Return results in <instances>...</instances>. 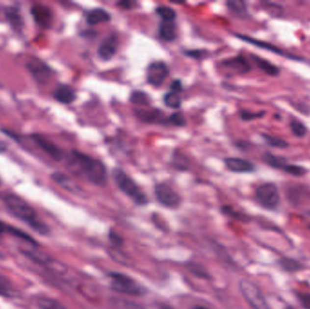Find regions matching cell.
<instances>
[{"label": "cell", "instance_id": "8", "mask_svg": "<svg viewBox=\"0 0 310 309\" xmlns=\"http://www.w3.org/2000/svg\"><path fill=\"white\" fill-rule=\"evenodd\" d=\"M26 68L38 83H47L53 76L52 69L44 61L36 57L31 58L26 63Z\"/></svg>", "mask_w": 310, "mask_h": 309}, {"label": "cell", "instance_id": "43", "mask_svg": "<svg viewBox=\"0 0 310 309\" xmlns=\"http://www.w3.org/2000/svg\"><path fill=\"white\" fill-rule=\"evenodd\" d=\"M193 309H209L208 308H206V307H203V306H195Z\"/></svg>", "mask_w": 310, "mask_h": 309}, {"label": "cell", "instance_id": "18", "mask_svg": "<svg viewBox=\"0 0 310 309\" xmlns=\"http://www.w3.org/2000/svg\"><path fill=\"white\" fill-rule=\"evenodd\" d=\"M51 178L55 183H57L63 189H65L71 193L78 194L81 191V189L79 188V186L70 177H68L64 173L56 172L51 175Z\"/></svg>", "mask_w": 310, "mask_h": 309}, {"label": "cell", "instance_id": "22", "mask_svg": "<svg viewBox=\"0 0 310 309\" xmlns=\"http://www.w3.org/2000/svg\"><path fill=\"white\" fill-rule=\"evenodd\" d=\"M252 59L255 62L258 68H260L262 71L265 72L266 74H268V76H271V77H278L281 73V70L279 67L272 65L270 62H268L267 60L263 59L259 56H257L252 54Z\"/></svg>", "mask_w": 310, "mask_h": 309}, {"label": "cell", "instance_id": "13", "mask_svg": "<svg viewBox=\"0 0 310 309\" xmlns=\"http://www.w3.org/2000/svg\"><path fill=\"white\" fill-rule=\"evenodd\" d=\"M32 17L40 27L49 28L53 22V14L48 6L36 5L31 9Z\"/></svg>", "mask_w": 310, "mask_h": 309}, {"label": "cell", "instance_id": "39", "mask_svg": "<svg viewBox=\"0 0 310 309\" xmlns=\"http://www.w3.org/2000/svg\"><path fill=\"white\" fill-rule=\"evenodd\" d=\"M117 5L124 9H131L134 6V3L131 1H121Z\"/></svg>", "mask_w": 310, "mask_h": 309}, {"label": "cell", "instance_id": "21", "mask_svg": "<svg viewBox=\"0 0 310 309\" xmlns=\"http://www.w3.org/2000/svg\"><path fill=\"white\" fill-rule=\"evenodd\" d=\"M111 16L110 14L100 7L94 8L90 10L86 15V22L90 26H96V25L102 24V23H106L110 21Z\"/></svg>", "mask_w": 310, "mask_h": 309}, {"label": "cell", "instance_id": "33", "mask_svg": "<svg viewBox=\"0 0 310 309\" xmlns=\"http://www.w3.org/2000/svg\"><path fill=\"white\" fill-rule=\"evenodd\" d=\"M265 113L266 112H264V111L258 112V113H252V112H249L246 110H242L239 112V116L241 119L244 120V121H252V120L262 118L263 116L265 115Z\"/></svg>", "mask_w": 310, "mask_h": 309}, {"label": "cell", "instance_id": "10", "mask_svg": "<svg viewBox=\"0 0 310 309\" xmlns=\"http://www.w3.org/2000/svg\"><path fill=\"white\" fill-rule=\"evenodd\" d=\"M134 114L138 119L146 124L168 125V117L164 115L162 111L157 108H136L134 110Z\"/></svg>", "mask_w": 310, "mask_h": 309}, {"label": "cell", "instance_id": "19", "mask_svg": "<svg viewBox=\"0 0 310 309\" xmlns=\"http://www.w3.org/2000/svg\"><path fill=\"white\" fill-rule=\"evenodd\" d=\"M5 15L6 20L11 25L13 29L20 32L23 28L24 22L19 8L17 6H7L5 9Z\"/></svg>", "mask_w": 310, "mask_h": 309}, {"label": "cell", "instance_id": "36", "mask_svg": "<svg viewBox=\"0 0 310 309\" xmlns=\"http://www.w3.org/2000/svg\"><path fill=\"white\" fill-rule=\"evenodd\" d=\"M109 238L111 239L112 243L114 244L116 247H120V246L123 245V239H122V238L120 237L119 235H117L115 232H110Z\"/></svg>", "mask_w": 310, "mask_h": 309}, {"label": "cell", "instance_id": "37", "mask_svg": "<svg viewBox=\"0 0 310 309\" xmlns=\"http://www.w3.org/2000/svg\"><path fill=\"white\" fill-rule=\"evenodd\" d=\"M298 297L305 308L310 309V294H298Z\"/></svg>", "mask_w": 310, "mask_h": 309}, {"label": "cell", "instance_id": "38", "mask_svg": "<svg viewBox=\"0 0 310 309\" xmlns=\"http://www.w3.org/2000/svg\"><path fill=\"white\" fill-rule=\"evenodd\" d=\"M171 89H172L173 92L178 93V94H179L180 92L182 91V83L180 81L179 79L173 81L172 84H171Z\"/></svg>", "mask_w": 310, "mask_h": 309}, {"label": "cell", "instance_id": "11", "mask_svg": "<svg viewBox=\"0 0 310 309\" xmlns=\"http://www.w3.org/2000/svg\"><path fill=\"white\" fill-rule=\"evenodd\" d=\"M32 139L37 144V146L44 151L47 154L53 158L54 161H61L65 158V153L62 149L56 146L54 143L48 140L46 137L39 134H33Z\"/></svg>", "mask_w": 310, "mask_h": 309}, {"label": "cell", "instance_id": "12", "mask_svg": "<svg viewBox=\"0 0 310 309\" xmlns=\"http://www.w3.org/2000/svg\"><path fill=\"white\" fill-rule=\"evenodd\" d=\"M235 36H237L239 39H241V40H243L245 42H248V43H250L251 45H253L255 47L263 48V49H267L268 51H270V52L275 53V54H280V55H282V56H285L288 59L296 60V61H302L303 60L301 57H298L295 54L287 53L286 51L282 50L281 48H277L276 46H273V45L267 43V42L260 41V40H258V39H255V38H252L251 36L240 35V34H236Z\"/></svg>", "mask_w": 310, "mask_h": 309}, {"label": "cell", "instance_id": "14", "mask_svg": "<svg viewBox=\"0 0 310 309\" xmlns=\"http://www.w3.org/2000/svg\"><path fill=\"white\" fill-rule=\"evenodd\" d=\"M118 48V38L114 35L108 36L99 46L97 53L99 57L103 61L112 59L117 52Z\"/></svg>", "mask_w": 310, "mask_h": 309}, {"label": "cell", "instance_id": "5", "mask_svg": "<svg viewBox=\"0 0 310 309\" xmlns=\"http://www.w3.org/2000/svg\"><path fill=\"white\" fill-rule=\"evenodd\" d=\"M111 286L114 291L131 295L141 296L144 294V288L128 276L120 273H110Z\"/></svg>", "mask_w": 310, "mask_h": 309}, {"label": "cell", "instance_id": "2", "mask_svg": "<svg viewBox=\"0 0 310 309\" xmlns=\"http://www.w3.org/2000/svg\"><path fill=\"white\" fill-rule=\"evenodd\" d=\"M0 199L15 217L27 224L32 230L42 235L49 233V228L39 220L36 210L24 199L8 192L0 194Z\"/></svg>", "mask_w": 310, "mask_h": 309}, {"label": "cell", "instance_id": "7", "mask_svg": "<svg viewBox=\"0 0 310 309\" xmlns=\"http://www.w3.org/2000/svg\"><path fill=\"white\" fill-rule=\"evenodd\" d=\"M155 194L158 202L167 208H177L181 202L179 193L167 183L156 185Z\"/></svg>", "mask_w": 310, "mask_h": 309}, {"label": "cell", "instance_id": "30", "mask_svg": "<svg viewBox=\"0 0 310 309\" xmlns=\"http://www.w3.org/2000/svg\"><path fill=\"white\" fill-rule=\"evenodd\" d=\"M290 128H291L293 133L298 138L304 137L308 132V129H307L306 125H303L298 120H292L290 122Z\"/></svg>", "mask_w": 310, "mask_h": 309}, {"label": "cell", "instance_id": "3", "mask_svg": "<svg viewBox=\"0 0 310 309\" xmlns=\"http://www.w3.org/2000/svg\"><path fill=\"white\" fill-rule=\"evenodd\" d=\"M113 176L117 187L126 196L129 197L137 205L143 206L147 204V197L139 188L136 182L124 170L115 168L113 170Z\"/></svg>", "mask_w": 310, "mask_h": 309}, {"label": "cell", "instance_id": "16", "mask_svg": "<svg viewBox=\"0 0 310 309\" xmlns=\"http://www.w3.org/2000/svg\"><path fill=\"white\" fill-rule=\"evenodd\" d=\"M224 162L227 169L232 173H251L255 170V165L252 162L238 157H229Z\"/></svg>", "mask_w": 310, "mask_h": 309}, {"label": "cell", "instance_id": "17", "mask_svg": "<svg viewBox=\"0 0 310 309\" xmlns=\"http://www.w3.org/2000/svg\"><path fill=\"white\" fill-rule=\"evenodd\" d=\"M54 99L64 104H69L76 100L77 95L74 89L69 85L60 84L53 93Z\"/></svg>", "mask_w": 310, "mask_h": 309}, {"label": "cell", "instance_id": "40", "mask_svg": "<svg viewBox=\"0 0 310 309\" xmlns=\"http://www.w3.org/2000/svg\"><path fill=\"white\" fill-rule=\"evenodd\" d=\"M0 296L3 297H10L11 296V292L6 287V285H3L0 283Z\"/></svg>", "mask_w": 310, "mask_h": 309}, {"label": "cell", "instance_id": "42", "mask_svg": "<svg viewBox=\"0 0 310 309\" xmlns=\"http://www.w3.org/2000/svg\"><path fill=\"white\" fill-rule=\"evenodd\" d=\"M6 149H7V144L6 143H4V142L0 141V154L4 153Z\"/></svg>", "mask_w": 310, "mask_h": 309}, {"label": "cell", "instance_id": "25", "mask_svg": "<svg viewBox=\"0 0 310 309\" xmlns=\"http://www.w3.org/2000/svg\"><path fill=\"white\" fill-rule=\"evenodd\" d=\"M131 103L136 104L138 106H148L150 104L149 95L143 91H133L130 96Z\"/></svg>", "mask_w": 310, "mask_h": 309}, {"label": "cell", "instance_id": "26", "mask_svg": "<svg viewBox=\"0 0 310 309\" xmlns=\"http://www.w3.org/2000/svg\"><path fill=\"white\" fill-rule=\"evenodd\" d=\"M226 4L228 8L232 10L233 13L237 14L238 16L246 17L248 15V8L244 1L232 0V1H228Z\"/></svg>", "mask_w": 310, "mask_h": 309}, {"label": "cell", "instance_id": "27", "mask_svg": "<svg viewBox=\"0 0 310 309\" xmlns=\"http://www.w3.org/2000/svg\"><path fill=\"white\" fill-rule=\"evenodd\" d=\"M163 103L167 107L172 108V109H179L181 105V98L178 93L171 91L164 95Z\"/></svg>", "mask_w": 310, "mask_h": 309}, {"label": "cell", "instance_id": "31", "mask_svg": "<svg viewBox=\"0 0 310 309\" xmlns=\"http://www.w3.org/2000/svg\"><path fill=\"white\" fill-rule=\"evenodd\" d=\"M168 125H173V126H178L181 127L186 125V120H185L183 113L181 112L174 113L168 117Z\"/></svg>", "mask_w": 310, "mask_h": 309}, {"label": "cell", "instance_id": "23", "mask_svg": "<svg viewBox=\"0 0 310 309\" xmlns=\"http://www.w3.org/2000/svg\"><path fill=\"white\" fill-rule=\"evenodd\" d=\"M263 160L269 166L275 168V169L284 170V168L287 165V162H286V160L285 158L272 154L270 153H266L263 156Z\"/></svg>", "mask_w": 310, "mask_h": 309}, {"label": "cell", "instance_id": "28", "mask_svg": "<svg viewBox=\"0 0 310 309\" xmlns=\"http://www.w3.org/2000/svg\"><path fill=\"white\" fill-rule=\"evenodd\" d=\"M156 13L161 18V21H174L177 18L175 10L170 6H158L156 8Z\"/></svg>", "mask_w": 310, "mask_h": 309}, {"label": "cell", "instance_id": "24", "mask_svg": "<svg viewBox=\"0 0 310 309\" xmlns=\"http://www.w3.org/2000/svg\"><path fill=\"white\" fill-rule=\"evenodd\" d=\"M36 305L40 309H67L64 305L51 297H38L36 299Z\"/></svg>", "mask_w": 310, "mask_h": 309}, {"label": "cell", "instance_id": "9", "mask_svg": "<svg viewBox=\"0 0 310 309\" xmlns=\"http://www.w3.org/2000/svg\"><path fill=\"white\" fill-rule=\"evenodd\" d=\"M168 76L169 68L162 61L153 62L147 67V82L155 87L161 86Z\"/></svg>", "mask_w": 310, "mask_h": 309}, {"label": "cell", "instance_id": "45", "mask_svg": "<svg viewBox=\"0 0 310 309\" xmlns=\"http://www.w3.org/2000/svg\"></svg>", "mask_w": 310, "mask_h": 309}, {"label": "cell", "instance_id": "20", "mask_svg": "<svg viewBox=\"0 0 310 309\" xmlns=\"http://www.w3.org/2000/svg\"><path fill=\"white\" fill-rule=\"evenodd\" d=\"M159 36L164 41H174L177 38V26L174 21H161L159 25Z\"/></svg>", "mask_w": 310, "mask_h": 309}, {"label": "cell", "instance_id": "35", "mask_svg": "<svg viewBox=\"0 0 310 309\" xmlns=\"http://www.w3.org/2000/svg\"><path fill=\"white\" fill-rule=\"evenodd\" d=\"M185 54H187L188 56L195 58V59H201V58L204 57L205 52L203 50H187L185 52Z\"/></svg>", "mask_w": 310, "mask_h": 309}, {"label": "cell", "instance_id": "32", "mask_svg": "<svg viewBox=\"0 0 310 309\" xmlns=\"http://www.w3.org/2000/svg\"><path fill=\"white\" fill-rule=\"evenodd\" d=\"M284 171L286 173L291 174L293 176H297V177H300V176H303L307 173V170L305 169L304 167L298 166V165H294V164H287L285 168H284Z\"/></svg>", "mask_w": 310, "mask_h": 309}, {"label": "cell", "instance_id": "1", "mask_svg": "<svg viewBox=\"0 0 310 309\" xmlns=\"http://www.w3.org/2000/svg\"><path fill=\"white\" fill-rule=\"evenodd\" d=\"M66 161L67 166L73 173L83 175L91 183L96 186L106 184V168L100 160L74 150L67 156Z\"/></svg>", "mask_w": 310, "mask_h": 309}, {"label": "cell", "instance_id": "15", "mask_svg": "<svg viewBox=\"0 0 310 309\" xmlns=\"http://www.w3.org/2000/svg\"><path fill=\"white\" fill-rule=\"evenodd\" d=\"M221 66L236 75H244L251 71V67L248 60L242 55H238L230 59L224 60Z\"/></svg>", "mask_w": 310, "mask_h": 309}, {"label": "cell", "instance_id": "4", "mask_svg": "<svg viewBox=\"0 0 310 309\" xmlns=\"http://www.w3.org/2000/svg\"><path fill=\"white\" fill-rule=\"evenodd\" d=\"M239 290L252 309H271L261 291L250 280L239 281Z\"/></svg>", "mask_w": 310, "mask_h": 309}, {"label": "cell", "instance_id": "44", "mask_svg": "<svg viewBox=\"0 0 310 309\" xmlns=\"http://www.w3.org/2000/svg\"><path fill=\"white\" fill-rule=\"evenodd\" d=\"M292 309V308H287V309Z\"/></svg>", "mask_w": 310, "mask_h": 309}, {"label": "cell", "instance_id": "34", "mask_svg": "<svg viewBox=\"0 0 310 309\" xmlns=\"http://www.w3.org/2000/svg\"><path fill=\"white\" fill-rule=\"evenodd\" d=\"M282 267L285 268L287 271H296L301 268V265L298 262L295 261L293 259H283L281 260Z\"/></svg>", "mask_w": 310, "mask_h": 309}, {"label": "cell", "instance_id": "6", "mask_svg": "<svg viewBox=\"0 0 310 309\" xmlns=\"http://www.w3.org/2000/svg\"><path fill=\"white\" fill-rule=\"evenodd\" d=\"M256 199L262 207L268 209L277 208L281 201L279 190L273 183L260 185L256 190Z\"/></svg>", "mask_w": 310, "mask_h": 309}, {"label": "cell", "instance_id": "29", "mask_svg": "<svg viewBox=\"0 0 310 309\" xmlns=\"http://www.w3.org/2000/svg\"><path fill=\"white\" fill-rule=\"evenodd\" d=\"M264 141L268 143L269 146L274 147V148L285 149L287 148L289 145L286 143V141L280 139L278 137L271 136L268 134H261Z\"/></svg>", "mask_w": 310, "mask_h": 309}, {"label": "cell", "instance_id": "41", "mask_svg": "<svg viewBox=\"0 0 310 309\" xmlns=\"http://www.w3.org/2000/svg\"><path fill=\"white\" fill-rule=\"evenodd\" d=\"M7 226H8L7 224L4 223L3 221H0V237H1L4 233H6Z\"/></svg>", "mask_w": 310, "mask_h": 309}]
</instances>
